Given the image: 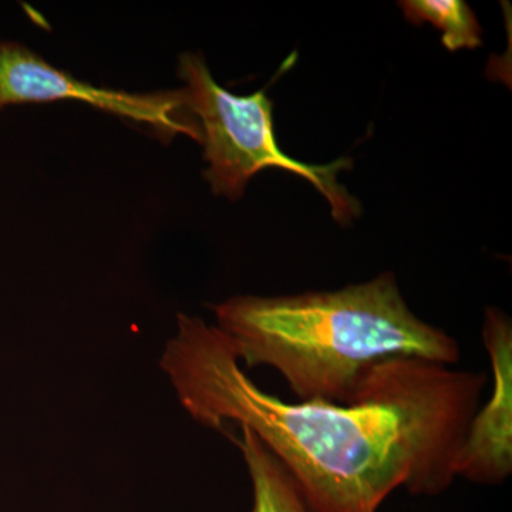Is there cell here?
Returning a JSON list of instances; mask_svg holds the SVG:
<instances>
[{"instance_id": "277c9868", "label": "cell", "mask_w": 512, "mask_h": 512, "mask_svg": "<svg viewBox=\"0 0 512 512\" xmlns=\"http://www.w3.org/2000/svg\"><path fill=\"white\" fill-rule=\"evenodd\" d=\"M74 100L153 128L173 140L184 134L202 143L201 128L187 109L183 89L171 92L128 93L82 82L56 69L42 56L18 42L0 40V110L10 104Z\"/></svg>"}, {"instance_id": "5b68a950", "label": "cell", "mask_w": 512, "mask_h": 512, "mask_svg": "<svg viewBox=\"0 0 512 512\" xmlns=\"http://www.w3.org/2000/svg\"><path fill=\"white\" fill-rule=\"evenodd\" d=\"M483 342L493 384L484 406L471 417L454 460V477L503 484L512 473V323L501 309H485Z\"/></svg>"}, {"instance_id": "8992f818", "label": "cell", "mask_w": 512, "mask_h": 512, "mask_svg": "<svg viewBox=\"0 0 512 512\" xmlns=\"http://www.w3.org/2000/svg\"><path fill=\"white\" fill-rule=\"evenodd\" d=\"M241 436L224 431L244 457L251 477V512H315L284 464L261 443L252 431L239 427Z\"/></svg>"}, {"instance_id": "3957f363", "label": "cell", "mask_w": 512, "mask_h": 512, "mask_svg": "<svg viewBox=\"0 0 512 512\" xmlns=\"http://www.w3.org/2000/svg\"><path fill=\"white\" fill-rule=\"evenodd\" d=\"M187 109L201 128L207 170L205 180L212 192L237 201L264 168H279L309 181L326 198L333 220L348 225L360 215V202L338 181V174L352 168V160L339 158L326 165L295 160L279 148L274 131V103L265 89L237 96L215 82L198 53H183L178 62Z\"/></svg>"}, {"instance_id": "7a4b0ae2", "label": "cell", "mask_w": 512, "mask_h": 512, "mask_svg": "<svg viewBox=\"0 0 512 512\" xmlns=\"http://www.w3.org/2000/svg\"><path fill=\"white\" fill-rule=\"evenodd\" d=\"M239 362L275 369L298 402H357L384 362L456 365L460 346L404 301L392 272L339 291L237 296L212 306Z\"/></svg>"}, {"instance_id": "6da1fadb", "label": "cell", "mask_w": 512, "mask_h": 512, "mask_svg": "<svg viewBox=\"0 0 512 512\" xmlns=\"http://www.w3.org/2000/svg\"><path fill=\"white\" fill-rule=\"evenodd\" d=\"M161 365L192 419L252 431L315 512H377L399 488L427 497L450 488L488 382L400 357L377 367L355 403L285 402L247 375L217 326L183 313Z\"/></svg>"}, {"instance_id": "52a82bcc", "label": "cell", "mask_w": 512, "mask_h": 512, "mask_svg": "<svg viewBox=\"0 0 512 512\" xmlns=\"http://www.w3.org/2000/svg\"><path fill=\"white\" fill-rule=\"evenodd\" d=\"M399 6L413 25L430 23L441 30V43L448 52L483 45V28L463 0H404Z\"/></svg>"}]
</instances>
